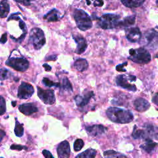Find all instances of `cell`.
Returning a JSON list of instances; mask_svg holds the SVG:
<instances>
[{
	"instance_id": "33",
	"label": "cell",
	"mask_w": 158,
	"mask_h": 158,
	"mask_svg": "<svg viewBox=\"0 0 158 158\" xmlns=\"http://www.w3.org/2000/svg\"><path fill=\"white\" fill-rule=\"evenodd\" d=\"M6 112V101L3 97L0 96V115H3Z\"/></svg>"
},
{
	"instance_id": "4",
	"label": "cell",
	"mask_w": 158,
	"mask_h": 158,
	"mask_svg": "<svg viewBox=\"0 0 158 158\" xmlns=\"http://www.w3.org/2000/svg\"><path fill=\"white\" fill-rule=\"evenodd\" d=\"M129 54L128 58L136 64H146L149 63L151 59L150 53L144 48H139L136 49H130Z\"/></svg>"
},
{
	"instance_id": "10",
	"label": "cell",
	"mask_w": 158,
	"mask_h": 158,
	"mask_svg": "<svg viewBox=\"0 0 158 158\" xmlns=\"http://www.w3.org/2000/svg\"><path fill=\"white\" fill-rule=\"evenodd\" d=\"M33 93V87L30 84L22 81L19 87L17 96L21 99H27L30 98Z\"/></svg>"
},
{
	"instance_id": "14",
	"label": "cell",
	"mask_w": 158,
	"mask_h": 158,
	"mask_svg": "<svg viewBox=\"0 0 158 158\" xmlns=\"http://www.w3.org/2000/svg\"><path fill=\"white\" fill-rule=\"evenodd\" d=\"M88 134L91 136H98L104 134L107 131V128L102 125H93L86 127Z\"/></svg>"
},
{
	"instance_id": "25",
	"label": "cell",
	"mask_w": 158,
	"mask_h": 158,
	"mask_svg": "<svg viewBox=\"0 0 158 158\" xmlns=\"http://www.w3.org/2000/svg\"><path fill=\"white\" fill-rule=\"evenodd\" d=\"M96 155V151L94 149H88L79 154L75 158H94Z\"/></svg>"
},
{
	"instance_id": "37",
	"label": "cell",
	"mask_w": 158,
	"mask_h": 158,
	"mask_svg": "<svg viewBox=\"0 0 158 158\" xmlns=\"http://www.w3.org/2000/svg\"><path fill=\"white\" fill-rule=\"evenodd\" d=\"M19 25L20 28L24 31V33H27V27H26V25L25 23L20 19L19 20Z\"/></svg>"
},
{
	"instance_id": "42",
	"label": "cell",
	"mask_w": 158,
	"mask_h": 158,
	"mask_svg": "<svg viewBox=\"0 0 158 158\" xmlns=\"http://www.w3.org/2000/svg\"><path fill=\"white\" fill-rule=\"evenodd\" d=\"M5 135H6V133L3 130H0V143Z\"/></svg>"
},
{
	"instance_id": "1",
	"label": "cell",
	"mask_w": 158,
	"mask_h": 158,
	"mask_svg": "<svg viewBox=\"0 0 158 158\" xmlns=\"http://www.w3.org/2000/svg\"><path fill=\"white\" fill-rule=\"evenodd\" d=\"M106 115L111 121L118 123H128L133 120V115L130 110L115 107H109Z\"/></svg>"
},
{
	"instance_id": "38",
	"label": "cell",
	"mask_w": 158,
	"mask_h": 158,
	"mask_svg": "<svg viewBox=\"0 0 158 158\" xmlns=\"http://www.w3.org/2000/svg\"><path fill=\"white\" fill-rule=\"evenodd\" d=\"M7 41V33H5L2 34L0 38V43L2 44H4Z\"/></svg>"
},
{
	"instance_id": "46",
	"label": "cell",
	"mask_w": 158,
	"mask_h": 158,
	"mask_svg": "<svg viewBox=\"0 0 158 158\" xmlns=\"http://www.w3.org/2000/svg\"><path fill=\"white\" fill-rule=\"evenodd\" d=\"M86 3L88 4V5H89V4L91 3V2H90V1H86Z\"/></svg>"
},
{
	"instance_id": "5",
	"label": "cell",
	"mask_w": 158,
	"mask_h": 158,
	"mask_svg": "<svg viewBox=\"0 0 158 158\" xmlns=\"http://www.w3.org/2000/svg\"><path fill=\"white\" fill-rule=\"evenodd\" d=\"M29 41L35 49H40L46 43L45 36L43 30L39 28H33L30 33Z\"/></svg>"
},
{
	"instance_id": "8",
	"label": "cell",
	"mask_w": 158,
	"mask_h": 158,
	"mask_svg": "<svg viewBox=\"0 0 158 158\" xmlns=\"http://www.w3.org/2000/svg\"><path fill=\"white\" fill-rule=\"evenodd\" d=\"M144 40L146 46L156 48L158 46V27L150 29L145 32Z\"/></svg>"
},
{
	"instance_id": "11",
	"label": "cell",
	"mask_w": 158,
	"mask_h": 158,
	"mask_svg": "<svg viewBox=\"0 0 158 158\" xmlns=\"http://www.w3.org/2000/svg\"><path fill=\"white\" fill-rule=\"evenodd\" d=\"M143 130V138L146 139H158V128L152 124H146Z\"/></svg>"
},
{
	"instance_id": "27",
	"label": "cell",
	"mask_w": 158,
	"mask_h": 158,
	"mask_svg": "<svg viewBox=\"0 0 158 158\" xmlns=\"http://www.w3.org/2000/svg\"><path fill=\"white\" fill-rule=\"evenodd\" d=\"M135 23V16L130 15L124 18L122 20H120L118 26L128 27L130 25H133Z\"/></svg>"
},
{
	"instance_id": "45",
	"label": "cell",
	"mask_w": 158,
	"mask_h": 158,
	"mask_svg": "<svg viewBox=\"0 0 158 158\" xmlns=\"http://www.w3.org/2000/svg\"><path fill=\"white\" fill-rule=\"evenodd\" d=\"M15 103H16V101H15V102H14V101H13V102H12V106H13L14 107V106H15V105H16V104H15Z\"/></svg>"
},
{
	"instance_id": "2",
	"label": "cell",
	"mask_w": 158,
	"mask_h": 158,
	"mask_svg": "<svg viewBox=\"0 0 158 158\" xmlns=\"http://www.w3.org/2000/svg\"><path fill=\"white\" fill-rule=\"evenodd\" d=\"M73 17L77 26L80 30L85 31L92 27L91 19L89 15L83 10L75 9L73 12Z\"/></svg>"
},
{
	"instance_id": "36",
	"label": "cell",
	"mask_w": 158,
	"mask_h": 158,
	"mask_svg": "<svg viewBox=\"0 0 158 158\" xmlns=\"http://www.w3.org/2000/svg\"><path fill=\"white\" fill-rule=\"evenodd\" d=\"M43 156H44V157L45 158H54L53 156H52V154L49 151H48V150H46V149H44V150H43Z\"/></svg>"
},
{
	"instance_id": "19",
	"label": "cell",
	"mask_w": 158,
	"mask_h": 158,
	"mask_svg": "<svg viewBox=\"0 0 158 158\" xmlns=\"http://www.w3.org/2000/svg\"><path fill=\"white\" fill-rule=\"evenodd\" d=\"M158 144L151 139H146L144 143L140 146V148L148 153H151L157 147Z\"/></svg>"
},
{
	"instance_id": "20",
	"label": "cell",
	"mask_w": 158,
	"mask_h": 158,
	"mask_svg": "<svg viewBox=\"0 0 158 158\" xmlns=\"http://www.w3.org/2000/svg\"><path fill=\"white\" fill-rule=\"evenodd\" d=\"M74 68L78 72H83L88 67V63L85 59H78L73 64Z\"/></svg>"
},
{
	"instance_id": "40",
	"label": "cell",
	"mask_w": 158,
	"mask_h": 158,
	"mask_svg": "<svg viewBox=\"0 0 158 158\" xmlns=\"http://www.w3.org/2000/svg\"><path fill=\"white\" fill-rule=\"evenodd\" d=\"M152 101L155 104H156L157 106H158V93H157L154 96V97L152 98Z\"/></svg>"
},
{
	"instance_id": "35",
	"label": "cell",
	"mask_w": 158,
	"mask_h": 158,
	"mask_svg": "<svg viewBox=\"0 0 158 158\" xmlns=\"http://www.w3.org/2000/svg\"><path fill=\"white\" fill-rule=\"evenodd\" d=\"M11 149H15V150H18V151H21L23 149H26V147L23 146L22 145H19V144H12L10 146Z\"/></svg>"
},
{
	"instance_id": "26",
	"label": "cell",
	"mask_w": 158,
	"mask_h": 158,
	"mask_svg": "<svg viewBox=\"0 0 158 158\" xmlns=\"http://www.w3.org/2000/svg\"><path fill=\"white\" fill-rule=\"evenodd\" d=\"M104 158H127L124 154L114 150H108L104 152Z\"/></svg>"
},
{
	"instance_id": "23",
	"label": "cell",
	"mask_w": 158,
	"mask_h": 158,
	"mask_svg": "<svg viewBox=\"0 0 158 158\" xmlns=\"http://www.w3.org/2000/svg\"><path fill=\"white\" fill-rule=\"evenodd\" d=\"M9 4L6 1H2L0 2V18L3 19L7 16L9 12Z\"/></svg>"
},
{
	"instance_id": "41",
	"label": "cell",
	"mask_w": 158,
	"mask_h": 158,
	"mask_svg": "<svg viewBox=\"0 0 158 158\" xmlns=\"http://www.w3.org/2000/svg\"><path fill=\"white\" fill-rule=\"evenodd\" d=\"M43 67L45 69L46 71H50L51 70V66H49V65H48L47 64H44L43 65Z\"/></svg>"
},
{
	"instance_id": "24",
	"label": "cell",
	"mask_w": 158,
	"mask_h": 158,
	"mask_svg": "<svg viewBox=\"0 0 158 158\" xmlns=\"http://www.w3.org/2000/svg\"><path fill=\"white\" fill-rule=\"evenodd\" d=\"M60 90L64 92L67 93H72V85L67 77H64L62 80V83L60 84Z\"/></svg>"
},
{
	"instance_id": "17",
	"label": "cell",
	"mask_w": 158,
	"mask_h": 158,
	"mask_svg": "<svg viewBox=\"0 0 158 158\" xmlns=\"http://www.w3.org/2000/svg\"><path fill=\"white\" fill-rule=\"evenodd\" d=\"M133 106L135 109L139 112H143L147 110L151 106L149 102L143 98H136L134 101Z\"/></svg>"
},
{
	"instance_id": "44",
	"label": "cell",
	"mask_w": 158,
	"mask_h": 158,
	"mask_svg": "<svg viewBox=\"0 0 158 158\" xmlns=\"http://www.w3.org/2000/svg\"><path fill=\"white\" fill-rule=\"evenodd\" d=\"M20 2V3H23V4H25V6H28V5H29V4H30L29 1H25V2Z\"/></svg>"
},
{
	"instance_id": "29",
	"label": "cell",
	"mask_w": 158,
	"mask_h": 158,
	"mask_svg": "<svg viewBox=\"0 0 158 158\" xmlns=\"http://www.w3.org/2000/svg\"><path fill=\"white\" fill-rule=\"evenodd\" d=\"M132 136L135 139H140L143 138V133L142 129H138L136 125L134 126L133 131L132 132Z\"/></svg>"
},
{
	"instance_id": "47",
	"label": "cell",
	"mask_w": 158,
	"mask_h": 158,
	"mask_svg": "<svg viewBox=\"0 0 158 158\" xmlns=\"http://www.w3.org/2000/svg\"><path fill=\"white\" fill-rule=\"evenodd\" d=\"M156 4H157V6H158V1H156Z\"/></svg>"
},
{
	"instance_id": "12",
	"label": "cell",
	"mask_w": 158,
	"mask_h": 158,
	"mask_svg": "<svg viewBox=\"0 0 158 158\" xmlns=\"http://www.w3.org/2000/svg\"><path fill=\"white\" fill-rule=\"evenodd\" d=\"M126 37L127 40L131 42L135 43L141 39V33L138 27H131L126 29Z\"/></svg>"
},
{
	"instance_id": "43",
	"label": "cell",
	"mask_w": 158,
	"mask_h": 158,
	"mask_svg": "<svg viewBox=\"0 0 158 158\" xmlns=\"http://www.w3.org/2000/svg\"><path fill=\"white\" fill-rule=\"evenodd\" d=\"M57 59V56L52 55L51 56H49L48 58H46V60H56Z\"/></svg>"
},
{
	"instance_id": "3",
	"label": "cell",
	"mask_w": 158,
	"mask_h": 158,
	"mask_svg": "<svg viewBox=\"0 0 158 158\" xmlns=\"http://www.w3.org/2000/svg\"><path fill=\"white\" fill-rule=\"evenodd\" d=\"M120 16L114 14H105L98 18V25L104 30L112 29L118 27Z\"/></svg>"
},
{
	"instance_id": "15",
	"label": "cell",
	"mask_w": 158,
	"mask_h": 158,
	"mask_svg": "<svg viewBox=\"0 0 158 158\" xmlns=\"http://www.w3.org/2000/svg\"><path fill=\"white\" fill-rule=\"evenodd\" d=\"M73 38L75 41L77 43V46L75 50V53L80 54L85 51L87 48V43L86 40L81 35H73Z\"/></svg>"
},
{
	"instance_id": "21",
	"label": "cell",
	"mask_w": 158,
	"mask_h": 158,
	"mask_svg": "<svg viewBox=\"0 0 158 158\" xmlns=\"http://www.w3.org/2000/svg\"><path fill=\"white\" fill-rule=\"evenodd\" d=\"M60 12L57 9H52L49 11L47 14L44 16V19L47 20L48 22L57 21L60 19Z\"/></svg>"
},
{
	"instance_id": "34",
	"label": "cell",
	"mask_w": 158,
	"mask_h": 158,
	"mask_svg": "<svg viewBox=\"0 0 158 158\" xmlns=\"http://www.w3.org/2000/svg\"><path fill=\"white\" fill-rule=\"evenodd\" d=\"M127 65V62H124L123 64H119L118 65L116 66L115 69H116V70L118 71V72H125L126 70L123 68V67H125V65Z\"/></svg>"
},
{
	"instance_id": "7",
	"label": "cell",
	"mask_w": 158,
	"mask_h": 158,
	"mask_svg": "<svg viewBox=\"0 0 158 158\" xmlns=\"http://www.w3.org/2000/svg\"><path fill=\"white\" fill-rule=\"evenodd\" d=\"M6 64L14 69L20 72L25 71L29 67L28 61L26 59L20 57H9L6 62Z\"/></svg>"
},
{
	"instance_id": "22",
	"label": "cell",
	"mask_w": 158,
	"mask_h": 158,
	"mask_svg": "<svg viewBox=\"0 0 158 158\" xmlns=\"http://www.w3.org/2000/svg\"><path fill=\"white\" fill-rule=\"evenodd\" d=\"M122 3L126 7L130 8L138 7L141 6L144 2V0H123Z\"/></svg>"
},
{
	"instance_id": "31",
	"label": "cell",
	"mask_w": 158,
	"mask_h": 158,
	"mask_svg": "<svg viewBox=\"0 0 158 158\" xmlns=\"http://www.w3.org/2000/svg\"><path fill=\"white\" fill-rule=\"evenodd\" d=\"M43 83L48 86V87H52V86H55V87H60V83H55L51 80H50L48 78H43L42 80Z\"/></svg>"
},
{
	"instance_id": "28",
	"label": "cell",
	"mask_w": 158,
	"mask_h": 158,
	"mask_svg": "<svg viewBox=\"0 0 158 158\" xmlns=\"http://www.w3.org/2000/svg\"><path fill=\"white\" fill-rule=\"evenodd\" d=\"M14 132L15 135L18 137H21L23 135V125L20 123L17 118H15V126L14 128Z\"/></svg>"
},
{
	"instance_id": "6",
	"label": "cell",
	"mask_w": 158,
	"mask_h": 158,
	"mask_svg": "<svg viewBox=\"0 0 158 158\" xmlns=\"http://www.w3.org/2000/svg\"><path fill=\"white\" fill-rule=\"evenodd\" d=\"M136 77L131 75H129L128 76H126L125 75H120L116 77L115 82L117 85H118V86L128 89L129 91L135 92L136 91V86L135 85L131 84L128 81H136Z\"/></svg>"
},
{
	"instance_id": "9",
	"label": "cell",
	"mask_w": 158,
	"mask_h": 158,
	"mask_svg": "<svg viewBox=\"0 0 158 158\" xmlns=\"http://www.w3.org/2000/svg\"><path fill=\"white\" fill-rule=\"evenodd\" d=\"M37 93L40 99L46 104H53L56 102V98L53 90L43 89L37 86Z\"/></svg>"
},
{
	"instance_id": "32",
	"label": "cell",
	"mask_w": 158,
	"mask_h": 158,
	"mask_svg": "<svg viewBox=\"0 0 158 158\" xmlns=\"http://www.w3.org/2000/svg\"><path fill=\"white\" fill-rule=\"evenodd\" d=\"M84 146V142L81 139H77L73 144V149L75 151H79Z\"/></svg>"
},
{
	"instance_id": "39",
	"label": "cell",
	"mask_w": 158,
	"mask_h": 158,
	"mask_svg": "<svg viewBox=\"0 0 158 158\" xmlns=\"http://www.w3.org/2000/svg\"><path fill=\"white\" fill-rule=\"evenodd\" d=\"M104 2L102 1H95L93 2V5L94 6H98V7H101L103 5Z\"/></svg>"
},
{
	"instance_id": "30",
	"label": "cell",
	"mask_w": 158,
	"mask_h": 158,
	"mask_svg": "<svg viewBox=\"0 0 158 158\" xmlns=\"http://www.w3.org/2000/svg\"><path fill=\"white\" fill-rule=\"evenodd\" d=\"M11 73L7 69H0V80H4L9 78L10 77Z\"/></svg>"
},
{
	"instance_id": "18",
	"label": "cell",
	"mask_w": 158,
	"mask_h": 158,
	"mask_svg": "<svg viewBox=\"0 0 158 158\" xmlns=\"http://www.w3.org/2000/svg\"><path fill=\"white\" fill-rule=\"evenodd\" d=\"M19 110L25 115H30L38 112V108L33 103H24L19 106Z\"/></svg>"
},
{
	"instance_id": "13",
	"label": "cell",
	"mask_w": 158,
	"mask_h": 158,
	"mask_svg": "<svg viewBox=\"0 0 158 158\" xmlns=\"http://www.w3.org/2000/svg\"><path fill=\"white\" fill-rule=\"evenodd\" d=\"M57 152L59 158H69L70 148L69 142L66 140L61 142L57 148Z\"/></svg>"
},
{
	"instance_id": "16",
	"label": "cell",
	"mask_w": 158,
	"mask_h": 158,
	"mask_svg": "<svg viewBox=\"0 0 158 158\" xmlns=\"http://www.w3.org/2000/svg\"><path fill=\"white\" fill-rule=\"evenodd\" d=\"M94 96V93L93 91H89L85 94L83 96L77 95L75 97V101L77 106L80 107H83L88 104L91 98Z\"/></svg>"
}]
</instances>
